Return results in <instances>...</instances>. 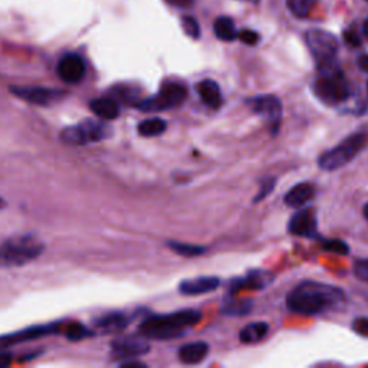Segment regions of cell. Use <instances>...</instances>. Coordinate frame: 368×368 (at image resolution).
Here are the masks:
<instances>
[{
	"label": "cell",
	"instance_id": "60d3db41",
	"mask_svg": "<svg viewBox=\"0 0 368 368\" xmlns=\"http://www.w3.org/2000/svg\"><path fill=\"white\" fill-rule=\"evenodd\" d=\"M364 216L368 219V203H367L365 207H364Z\"/></svg>",
	"mask_w": 368,
	"mask_h": 368
},
{
	"label": "cell",
	"instance_id": "ab89813d",
	"mask_svg": "<svg viewBox=\"0 0 368 368\" xmlns=\"http://www.w3.org/2000/svg\"><path fill=\"white\" fill-rule=\"evenodd\" d=\"M362 32H364V35H365V38L368 39V18L365 19V22H364V25H362Z\"/></svg>",
	"mask_w": 368,
	"mask_h": 368
},
{
	"label": "cell",
	"instance_id": "9a60e30c",
	"mask_svg": "<svg viewBox=\"0 0 368 368\" xmlns=\"http://www.w3.org/2000/svg\"><path fill=\"white\" fill-rule=\"evenodd\" d=\"M58 331V325H38V327H30L23 331L14 332L10 335H5V337H0V347L3 345H12L14 343H25V341H32V340H38L42 337H46V335L54 334Z\"/></svg>",
	"mask_w": 368,
	"mask_h": 368
},
{
	"label": "cell",
	"instance_id": "e0dca14e",
	"mask_svg": "<svg viewBox=\"0 0 368 368\" xmlns=\"http://www.w3.org/2000/svg\"><path fill=\"white\" fill-rule=\"evenodd\" d=\"M315 196V186L312 183H298L295 184L283 197V202L290 207H303L308 202H311Z\"/></svg>",
	"mask_w": 368,
	"mask_h": 368
},
{
	"label": "cell",
	"instance_id": "74e56055",
	"mask_svg": "<svg viewBox=\"0 0 368 368\" xmlns=\"http://www.w3.org/2000/svg\"><path fill=\"white\" fill-rule=\"evenodd\" d=\"M12 362V356L9 353H0V368H6Z\"/></svg>",
	"mask_w": 368,
	"mask_h": 368
},
{
	"label": "cell",
	"instance_id": "603a6c76",
	"mask_svg": "<svg viewBox=\"0 0 368 368\" xmlns=\"http://www.w3.org/2000/svg\"><path fill=\"white\" fill-rule=\"evenodd\" d=\"M269 331V325L266 323H253L246 325L241 334H239V338L243 344H258L261 343Z\"/></svg>",
	"mask_w": 368,
	"mask_h": 368
},
{
	"label": "cell",
	"instance_id": "4dcf8cb0",
	"mask_svg": "<svg viewBox=\"0 0 368 368\" xmlns=\"http://www.w3.org/2000/svg\"><path fill=\"white\" fill-rule=\"evenodd\" d=\"M275 186H277V179H275V177L265 179V180L262 182V184H261V190H259L258 196L255 197L253 202H255V203H259L261 200H263L265 197H268V196L272 193V191H274Z\"/></svg>",
	"mask_w": 368,
	"mask_h": 368
},
{
	"label": "cell",
	"instance_id": "ee69618b",
	"mask_svg": "<svg viewBox=\"0 0 368 368\" xmlns=\"http://www.w3.org/2000/svg\"><path fill=\"white\" fill-rule=\"evenodd\" d=\"M367 2H368V0H367Z\"/></svg>",
	"mask_w": 368,
	"mask_h": 368
},
{
	"label": "cell",
	"instance_id": "2e32d148",
	"mask_svg": "<svg viewBox=\"0 0 368 368\" xmlns=\"http://www.w3.org/2000/svg\"><path fill=\"white\" fill-rule=\"evenodd\" d=\"M220 281L215 277H200L196 279H186L180 283L179 290L184 295H202L217 290Z\"/></svg>",
	"mask_w": 368,
	"mask_h": 368
},
{
	"label": "cell",
	"instance_id": "d4e9b609",
	"mask_svg": "<svg viewBox=\"0 0 368 368\" xmlns=\"http://www.w3.org/2000/svg\"><path fill=\"white\" fill-rule=\"evenodd\" d=\"M167 130V122L162 118H149L138 124V134L142 137H157Z\"/></svg>",
	"mask_w": 368,
	"mask_h": 368
},
{
	"label": "cell",
	"instance_id": "7c38bea8",
	"mask_svg": "<svg viewBox=\"0 0 368 368\" xmlns=\"http://www.w3.org/2000/svg\"><path fill=\"white\" fill-rule=\"evenodd\" d=\"M10 91L18 98L35 105H51L63 97V91L43 87H10Z\"/></svg>",
	"mask_w": 368,
	"mask_h": 368
},
{
	"label": "cell",
	"instance_id": "836d02e7",
	"mask_svg": "<svg viewBox=\"0 0 368 368\" xmlns=\"http://www.w3.org/2000/svg\"><path fill=\"white\" fill-rule=\"evenodd\" d=\"M353 329L364 338H368V318L358 316L353 321Z\"/></svg>",
	"mask_w": 368,
	"mask_h": 368
},
{
	"label": "cell",
	"instance_id": "f1b7e54d",
	"mask_svg": "<svg viewBox=\"0 0 368 368\" xmlns=\"http://www.w3.org/2000/svg\"><path fill=\"white\" fill-rule=\"evenodd\" d=\"M323 248L327 252H334L338 255H348L349 253V246L340 239H325L323 241Z\"/></svg>",
	"mask_w": 368,
	"mask_h": 368
},
{
	"label": "cell",
	"instance_id": "44dd1931",
	"mask_svg": "<svg viewBox=\"0 0 368 368\" xmlns=\"http://www.w3.org/2000/svg\"><path fill=\"white\" fill-rule=\"evenodd\" d=\"M95 325H97L105 334L120 332L128 325V318L120 312L107 314V315L98 318L97 321H95Z\"/></svg>",
	"mask_w": 368,
	"mask_h": 368
},
{
	"label": "cell",
	"instance_id": "52a82bcc",
	"mask_svg": "<svg viewBox=\"0 0 368 368\" xmlns=\"http://www.w3.org/2000/svg\"><path fill=\"white\" fill-rule=\"evenodd\" d=\"M187 97V88L180 83H167L154 97L142 100L136 107L144 113H160L180 105Z\"/></svg>",
	"mask_w": 368,
	"mask_h": 368
},
{
	"label": "cell",
	"instance_id": "5b68a950",
	"mask_svg": "<svg viewBox=\"0 0 368 368\" xmlns=\"http://www.w3.org/2000/svg\"><path fill=\"white\" fill-rule=\"evenodd\" d=\"M368 146V134L367 133H354L341 141L338 146L324 153L318 160L319 169L325 171L338 170L353 160Z\"/></svg>",
	"mask_w": 368,
	"mask_h": 368
},
{
	"label": "cell",
	"instance_id": "e575fe53",
	"mask_svg": "<svg viewBox=\"0 0 368 368\" xmlns=\"http://www.w3.org/2000/svg\"><path fill=\"white\" fill-rule=\"evenodd\" d=\"M344 39H345V42H347L348 45L354 46V47L361 45L360 36H358L357 32H354V30H347V32H344Z\"/></svg>",
	"mask_w": 368,
	"mask_h": 368
},
{
	"label": "cell",
	"instance_id": "d6986e66",
	"mask_svg": "<svg viewBox=\"0 0 368 368\" xmlns=\"http://www.w3.org/2000/svg\"><path fill=\"white\" fill-rule=\"evenodd\" d=\"M207 354H209V345L197 341L182 347L179 351V358L183 364H199L207 357Z\"/></svg>",
	"mask_w": 368,
	"mask_h": 368
},
{
	"label": "cell",
	"instance_id": "4fadbf2b",
	"mask_svg": "<svg viewBox=\"0 0 368 368\" xmlns=\"http://www.w3.org/2000/svg\"><path fill=\"white\" fill-rule=\"evenodd\" d=\"M85 72L87 67L84 59L75 54L62 56L58 63V75L67 84H78L79 81H83Z\"/></svg>",
	"mask_w": 368,
	"mask_h": 368
},
{
	"label": "cell",
	"instance_id": "ba28073f",
	"mask_svg": "<svg viewBox=\"0 0 368 368\" xmlns=\"http://www.w3.org/2000/svg\"><path fill=\"white\" fill-rule=\"evenodd\" d=\"M307 45L319 65L332 62L338 52V39L324 29H311L305 35Z\"/></svg>",
	"mask_w": 368,
	"mask_h": 368
},
{
	"label": "cell",
	"instance_id": "4316f807",
	"mask_svg": "<svg viewBox=\"0 0 368 368\" xmlns=\"http://www.w3.org/2000/svg\"><path fill=\"white\" fill-rule=\"evenodd\" d=\"M91 335H94L92 331H89L87 327L79 323H72L65 329V337L69 341H81L91 337Z\"/></svg>",
	"mask_w": 368,
	"mask_h": 368
},
{
	"label": "cell",
	"instance_id": "7bdbcfd3",
	"mask_svg": "<svg viewBox=\"0 0 368 368\" xmlns=\"http://www.w3.org/2000/svg\"><path fill=\"white\" fill-rule=\"evenodd\" d=\"M249 2H252V3H258L259 0H249Z\"/></svg>",
	"mask_w": 368,
	"mask_h": 368
},
{
	"label": "cell",
	"instance_id": "30bf717a",
	"mask_svg": "<svg viewBox=\"0 0 368 368\" xmlns=\"http://www.w3.org/2000/svg\"><path fill=\"white\" fill-rule=\"evenodd\" d=\"M288 232L299 237H316L318 236V220L316 210L314 207H302L288 223Z\"/></svg>",
	"mask_w": 368,
	"mask_h": 368
},
{
	"label": "cell",
	"instance_id": "f35d334b",
	"mask_svg": "<svg viewBox=\"0 0 368 368\" xmlns=\"http://www.w3.org/2000/svg\"><path fill=\"white\" fill-rule=\"evenodd\" d=\"M121 367H146V364L130 360V361H127V362H121Z\"/></svg>",
	"mask_w": 368,
	"mask_h": 368
},
{
	"label": "cell",
	"instance_id": "cb8c5ba5",
	"mask_svg": "<svg viewBox=\"0 0 368 368\" xmlns=\"http://www.w3.org/2000/svg\"><path fill=\"white\" fill-rule=\"evenodd\" d=\"M213 29H215V35L220 41L232 42L237 38V30H236L235 22L230 18H228V16H220V18H217L213 25Z\"/></svg>",
	"mask_w": 368,
	"mask_h": 368
},
{
	"label": "cell",
	"instance_id": "3957f363",
	"mask_svg": "<svg viewBox=\"0 0 368 368\" xmlns=\"http://www.w3.org/2000/svg\"><path fill=\"white\" fill-rule=\"evenodd\" d=\"M315 97L328 107H341L353 97V91L344 72L334 65V62L319 65V72L312 83Z\"/></svg>",
	"mask_w": 368,
	"mask_h": 368
},
{
	"label": "cell",
	"instance_id": "9c48e42d",
	"mask_svg": "<svg viewBox=\"0 0 368 368\" xmlns=\"http://www.w3.org/2000/svg\"><path fill=\"white\" fill-rule=\"evenodd\" d=\"M246 102L255 114L265 118L268 127L270 128V134H278L282 121L281 100L275 97V95H259V97H253Z\"/></svg>",
	"mask_w": 368,
	"mask_h": 368
},
{
	"label": "cell",
	"instance_id": "484cf974",
	"mask_svg": "<svg viewBox=\"0 0 368 368\" xmlns=\"http://www.w3.org/2000/svg\"><path fill=\"white\" fill-rule=\"evenodd\" d=\"M316 2L318 0H286V5L292 14H295L299 19H303L310 14Z\"/></svg>",
	"mask_w": 368,
	"mask_h": 368
},
{
	"label": "cell",
	"instance_id": "7a4b0ae2",
	"mask_svg": "<svg viewBox=\"0 0 368 368\" xmlns=\"http://www.w3.org/2000/svg\"><path fill=\"white\" fill-rule=\"evenodd\" d=\"M200 319L202 314L195 310H184L167 315H151L144 319L138 331L144 338L166 341L182 337L187 328L199 324Z\"/></svg>",
	"mask_w": 368,
	"mask_h": 368
},
{
	"label": "cell",
	"instance_id": "d590c367",
	"mask_svg": "<svg viewBox=\"0 0 368 368\" xmlns=\"http://www.w3.org/2000/svg\"><path fill=\"white\" fill-rule=\"evenodd\" d=\"M166 2L175 8H188L193 5V0H166Z\"/></svg>",
	"mask_w": 368,
	"mask_h": 368
},
{
	"label": "cell",
	"instance_id": "8fae6325",
	"mask_svg": "<svg viewBox=\"0 0 368 368\" xmlns=\"http://www.w3.org/2000/svg\"><path fill=\"white\" fill-rule=\"evenodd\" d=\"M275 282V275L266 269L249 270L243 278L235 279L230 285V295H235L243 290L262 291Z\"/></svg>",
	"mask_w": 368,
	"mask_h": 368
},
{
	"label": "cell",
	"instance_id": "8d00e7d4",
	"mask_svg": "<svg viewBox=\"0 0 368 368\" xmlns=\"http://www.w3.org/2000/svg\"><path fill=\"white\" fill-rule=\"evenodd\" d=\"M357 63H358V67L361 68V71L368 74V55L367 54L360 55L358 59H357Z\"/></svg>",
	"mask_w": 368,
	"mask_h": 368
},
{
	"label": "cell",
	"instance_id": "277c9868",
	"mask_svg": "<svg viewBox=\"0 0 368 368\" xmlns=\"http://www.w3.org/2000/svg\"><path fill=\"white\" fill-rule=\"evenodd\" d=\"M45 246L34 235L14 236L0 245V268L23 266L42 255Z\"/></svg>",
	"mask_w": 368,
	"mask_h": 368
},
{
	"label": "cell",
	"instance_id": "ac0fdd59",
	"mask_svg": "<svg viewBox=\"0 0 368 368\" xmlns=\"http://www.w3.org/2000/svg\"><path fill=\"white\" fill-rule=\"evenodd\" d=\"M197 94L202 98V101L213 109L220 108L223 98H221V91L217 83L212 81V79H204V81L197 84Z\"/></svg>",
	"mask_w": 368,
	"mask_h": 368
},
{
	"label": "cell",
	"instance_id": "83f0119b",
	"mask_svg": "<svg viewBox=\"0 0 368 368\" xmlns=\"http://www.w3.org/2000/svg\"><path fill=\"white\" fill-rule=\"evenodd\" d=\"M169 246L175 253H179L182 256H199V255H203V252L206 250L202 246L188 245V243H180V242H170Z\"/></svg>",
	"mask_w": 368,
	"mask_h": 368
},
{
	"label": "cell",
	"instance_id": "ffe728a7",
	"mask_svg": "<svg viewBox=\"0 0 368 368\" xmlns=\"http://www.w3.org/2000/svg\"><path fill=\"white\" fill-rule=\"evenodd\" d=\"M92 113L102 120H116L120 116V105L111 98H95L89 102Z\"/></svg>",
	"mask_w": 368,
	"mask_h": 368
},
{
	"label": "cell",
	"instance_id": "b9f144b4",
	"mask_svg": "<svg viewBox=\"0 0 368 368\" xmlns=\"http://www.w3.org/2000/svg\"><path fill=\"white\" fill-rule=\"evenodd\" d=\"M5 204H6V203H5V200H3L2 197H0V209H3Z\"/></svg>",
	"mask_w": 368,
	"mask_h": 368
},
{
	"label": "cell",
	"instance_id": "1f68e13d",
	"mask_svg": "<svg viewBox=\"0 0 368 368\" xmlns=\"http://www.w3.org/2000/svg\"><path fill=\"white\" fill-rule=\"evenodd\" d=\"M237 38L241 39V42H243L245 45H249V46L258 45L261 41V36H259L258 32L250 30V29H243L241 32H237Z\"/></svg>",
	"mask_w": 368,
	"mask_h": 368
},
{
	"label": "cell",
	"instance_id": "5bb4252c",
	"mask_svg": "<svg viewBox=\"0 0 368 368\" xmlns=\"http://www.w3.org/2000/svg\"><path fill=\"white\" fill-rule=\"evenodd\" d=\"M149 351V344L140 337H121L113 343V356L116 358L133 360L134 357L147 354Z\"/></svg>",
	"mask_w": 368,
	"mask_h": 368
},
{
	"label": "cell",
	"instance_id": "7402d4cb",
	"mask_svg": "<svg viewBox=\"0 0 368 368\" xmlns=\"http://www.w3.org/2000/svg\"><path fill=\"white\" fill-rule=\"evenodd\" d=\"M253 307V302L249 299H239L230 295V298H226L221 305V314L229 316H243L250 312Z\"/></svg>",
	"mask_w": 368,
	"mask_h": 368
},
{
	"label": "cell",
	"instance_id": "8992f818",
	"mask_svg": "<svg viewBox=\"0 0 368 368\" xmlns=\"http://www.w3.org/2000/svg\"><path fill=\"white\" fill-rule=\"evenodd\" d=\"M111 136V128L104 121L85 120L78 125L68 127L62 131L61 138L72 146H85V144L98 142Z\"/></svg>",
	"mask_w": 368,
	"mask_h": 368
},
{
	"label": "cell",
	"instance_id": "d6a6232c",
	"mask_svg": "<svg viewBox=\"0 0 368 368\" xmlns=\"http://www.w3.org/2000/svg\"><path fill=\"white\" fill-rule=\"evenodd\" d=\"M353 270H354V275L357 279L368 283V258L357 259L354 262Z\"/></svg>",
	"mask_w": 368,
	"mask_h": 368
},
{
	"label": "cell",
	"instance_id": "f546056e",
	"mask_svg": "<svg viewBox=\"0 0 368 368\" xmlns=\"http://www.w3.org/2000/svg\"><path fill=\"white\" fill-rule=\"evenodd\" d=\"M182 26H183L187 36L193 38V39L200 38V25L195 18H191V16H184L183 21H182Z\"/></svg>",
	"mask_w": 368,
	"mask_h": 368
},
{
	"label": "cell",
	"instance_id": "6da1fadb",
	"mask_svg": "<svg viewBox=\"0 0 368 368\" xmlns=\"http://www.w3.org/2000/svg\"><path fill=\"white\" fill-rule=\"evenodd\" d=\"M345 299L338 286L305 281L296 285L286 296V305L294 314L319 315L335 308Z\"/></svg>",
	"mask_w": 368,
	"mask_h": 368
}]
</instances>
